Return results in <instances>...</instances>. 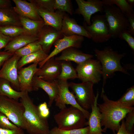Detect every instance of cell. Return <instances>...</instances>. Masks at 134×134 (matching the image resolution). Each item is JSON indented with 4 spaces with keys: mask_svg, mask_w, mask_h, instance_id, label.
<instances>
[{
    "mask_svg": "<svg viewBox=\"0 0 134 134\" xmlns=\"http://www.w3.org/2000/svg\"><path fill=\"white\" fill-rule=\"evenodd\" d=\"M104 93L101 92V94L103 102L97 104L101 114V126L104 127L102 129L104 132L109 129L116 134L120 127V122L128 113L134 109V107L121 105L117 101L109 99Z\"/></svg>",
    "mask_w": 134,
    "mask_h": 134,
    "instance_id": "cell-1",
    "label": "cell"
},
{
    "mask_svg": "<svg viewBox=\"0 0 134 134\" xmlns=\"http://www.w3.org/2000/svg\"><path fill=\"white\" fill-rule=\"evenodd\" d=\"M28 93L26 92L20 98L24 108L25 130L30 134H49L50 130L47 118L41 116L38 106L34 103Z\"/></svg>",
    "mask_w": 134,
    "mask_h": 134,
    "instance_id": "cell-2",
    "label": "cell"
},
{
    "mask_svg": "<svg viewBox=\"0 0 134 134\" xmlns=\"http://www.w3.org/2000/svg\"><path fill=\"white\" fill-rule=\"evenodd\" d=\"M95 55L100 63L102 68L103 84L101 92H104V87L107 79L112 75L116 71H120L129 75V72L121 65L120 61L126 53H119L111 47L107 46L103 50L95 48Z\"/></svg>",
    "mask_w": 134,
    "mask_h": 134,
    "instance_id": "cell-3",
    "label": "cell"
},
{
    "mask_svg": "<svg viewBox=\"0 0 134 134\" xmlns=\"http://www.w3.org/2000/svg\"><path fill=\"white\" fill-rule=\"evenodd\" d=\"M54 118L57 127L63 130L79 129L87 125L86 119L83 113L72 106L60 109Z\"/></svg>",
    "mask_w": 134,
    "mask_h": 134,
    "instance_id": "cell-4",
    "label": "cell"
},
{
    "mask_svg": "<svg viewBox=\"0 0 134 134\" xmlns=\"http://www.w3.org/2000/svg\"><path fill=\"white\" fill-rule=\"evenodd\" d=\"M24 108L20 102L6 97H0V112L19 128L25 129L23 117Z\"/></svg>",
    "mask_w": 134,
    "mask_h": 134,
    "instance_id": "cell-5",
    "label": "cell"
},
{
    "mask_svg": "<svg viewBox=\"0 0 134 134\" xmlns=\"http://www.w3.org/2000/svg\"><path fill=\"white\" fill-rule=\"evenodd\" d=\"M112 38H118L123 31L128 30V19L116 6L104 5V11Z\"/></svg>",
    "mask_w": 134,
    "mask_h": 134,
    "instance_id": "cell-6",
    "label": "cell"
},
{
    "mask_svg": "<svg viewBox=\"0 0 134 134\" xmlns=\"http://www.w3.org/2000/svg\"><path fill=\"white\" fill-rule=\"evenodd\" d=\"M91 24L87 25L84 21L83 26L91 36L94 42L100 43L107 41L112 38L109 26L104 14H97L91 19Z\"/></svg>",
    "mask_w": 134,
    "mask_h": 134,
    "instance_id": "cell-7",
    "label": "cell"
},
{
    "mask_svg": "<svg viewBox=\"0 0 134 134\" xmlns=\"http://www.w3.org/2000/svg\"><path fill=\"white\" fill-rule=\"evenodd\" d=\"M94 84L90 81L80 83H68L69 88L72 90L77 103L87 111L91 108L95 100L96 96L93 90Z\"/></svg>",
    "mask_w": 134,
    "mask_h": 134,
    "instance_id": "cell-8",
    "label": "cell"
},
{
    "mask_svg": "<svg viewBox=\"0 0 134 134\" xmlns=\"http://www.w3.org/2000/svg\"><path fill=\"white\" fill-rule=\"evenodd\" d=\"M78 78L82 82L90 81L98 83L102 76V68L97 60L91 59L78 65L75 69Z\"/></svg>",
    "mask_w": 134,
    "mask_h": 134,
    "instance_id": "cell-9",
    "label": "cell"
},
{
    "mask_svg": "<svg viewBox=\"0 0 134 134\" xmlns=\"http://www.w3.org/2000/svg\"><path fill=\"white\" fill-rule=\"evenodd\" d=\"M59 92L55 100V105L60 109L66 107L67 104H69L78 108L81 111L88 120L90 113L84 110L77 103L73 94L69 89L68 83L67 80L57 79Z\"/></svg>",
    "mask_w": 134,
    "mask_h": 134,
    "instance_id": "cell-10",
    "label": "cell"
},
{
    "mask_svg": "<svg viewBox=\"0 0 134 134\" xmlns=\"http://www.w3.org/2000/svg\"><path fill=\"white\" fill-rule=\"evenodd\" d=\"M21 58L14 53L4 63L0 69V78L9 81L11 85L20 90L18 79V63Z\"/></svg>",
    "mask_w": 134,
    "mask_h": 134,
    "instance_id": "cell-11",
    "label": "cell"
},
{
    "mask_svg": "<svg viewBox=\"0 0 134 134\" xmlns=\"http://www.w3.org/2000/svg\"><path fill=\"white\" fill-rule=\"evenodd\" d=\"M63 35V38L58 39L54 43V49L47 58L38 63L39 68H41L47 60L54 57L63 50L71 47L76 48H80L84 39V37L78 35Z\"/></svg>",
    "mask_w": 134,
    "mask_h": 134,
    "instance_id": "cell-12",
    "label": "cell"
},
{
    "mask_svg": "<svg viewBox=\"0 0 134 134\" xmlns=\"http://www.w3.org/2000/svg\"><path fill=\"white\" fill-rule=\"evenodd\" d=\"M78 8L75 13L81 14L84 21L88 25L91 24L92 15L95 13L100 12L102 13L104 11V5L102 1L100 0H76Z\"/></svg>",
    "mask_w": 134,
    "mask_h": 134,
    "instance_id": "cell-13",
    "label": "cell"
},
{
    "mask_svg": "<svg viewBox=\"0 0 134 134\" xmlns=\"http://www.w3.org/2000/svg\"><path fill=\"white\" fill-rule=\"evenodd\" d=\"M60 61L56 60L54 57L47 60L35 75L44 80L53 82L58 79L61 73Z\"/></svg>",
    "mask_w": 134,
    "mask_h": 134,
    "instance_id": "cell-14",
    "label": "cell"
},
{
    "mask_svg": "<svg viewBox=\"0 0 134 134\" xmlns=\"http://www.w3.org/2000/svg\"><path fill=\"white\" fill-rule=\"evenodd\" d=\"M63 36L61 31H57L50 26L45 25L38 36L37 41L42 49L48 54L53 44L57 40L62 38Z\"/></svg>",
    "mask_w": 134,
    "mask_h": 134,
    "instance_id": "cell-15",
    "label": "cell"
},
{
    "mask_svg": "<svg viewBox=\"0 0 134 134\" xmlns=\"http://www.w3.org/2000/svg\"><path fill=\"white\" fill-rule=\"evenodd\" d=\"M38 63H33L28 66L22 68L18 71V79L20 91L31 92L33 91V80L39 69Z\"/></svg>",
    "mask_w": 134,
    "mask_h": 134,
    "instance_id": "cell-16",
    "label": "cell"
},
{
    "mask_svg": "<svg viewBox=\"0 0 134 134\" xmlns=\"http://www.w3.org/2000/svg\"><path fill=\"white\" fill-rule=\"evenodd\" d=\"M33 91H37L39 88L44 90L49 98L48 106L51 107L57 97L59 92L57 80L53 82L44 81L35 76L33 80Z\"/></svg>",
    "mask_w": 134,
    "mask_h": 134,
    "instance_id": "cell-17",
    "label": "cell"
},
{
    "mask_svg": "<svg viewBox=\"0 0 134 134\" xmlns=\"http://www.w3.org/2000/svg\"><path fill=\"white\" fill-rule=\"evenodd\" d=\"M61 31L63 35H78L91 39V36L83 26L78 24L74 19L65 14L63 19Z\"/></svg>",
    "mask_w": 134,
    "mask_h": 134,
    "instance_id": "cell-18",
    "label": "cell"
},
{
    "mask_svg": "<svg viewBox=\"0 0 134 134\" xmlns=\"http://www.w3.org/2000/svg\"><path fill=\"white\" fill-rule=\"evenodd\" d=\"M36 9L38 14L44 21L45 25L50 26L57 31H61L65 12L36 7Z\"/></svg>",
    "mask_w": 134,
    "mask_h": 134,
    "instance_id": "cell-19",
    "label": "cell"
},
{
    "mask_svg": "<svg viewBox=\"0 0 134 134\" xmlns=\"http://www.w3.org/2000/svg\"><path fill=\"white\" fill-rule=\"evenodd\" d=\"M12 1L15 4V6L13 8L19 16L34 20H43L37 12L35 6L33 3L26 0Z\"/></svg>",
    "mask_w": 134,
    "mask_h": 134,
    "instance_id": "cell-20",
    "label": "cell"
},
{
    "mask_svg": "<svg viewBox=\"0 0 134 134\" xmlns=\"http://www.w3.org/2000/svg\"><path fill=\"white\" fill-rule=\"evenodd\" d=\"M61 52L60 56L55 57L56 60L59 61H73L77 65L93 57L92 55L84 53L76 48L72 47L63 50Z\"/></svg>",
    "mask_w": 134,
    "mask_h": 134,
    "instance_id": "cell-21",
    "label": "cell"
},
{
    "mask_svg": "<svg viewBox=\"0 0 134 134\" xmlns=\"http://www.w3.org/2000/svg\"><path fill=\"white\" fill-rule=\"evenodd\" d=\"M99 96L98 92L94 102L91 108V112L88 121L87 122V125H88L89 128L88 134H104L103 133L104 132L101 128V114L97 105Z\"/></svg>",
    "mask_w": 134,
    "mask_h": 134,
    "instance_id": "cell-22",
    "label": "cell"
},
{
    "mask_svg": "<svg viewBox=\"0 0 134 134\" xmlns=\"http://www.w3.org/2000/svg\"><path fill=\"white\" fill-rule=\"evenodd\" d=\"M38 39V37L24 33L13 38L4 48V51L15 52L18 49Z\"/></svg>",
    "mask_w": 134,
    "mask_h": 134,
    "instance_id": "cell-23",
    "label": "cell"
},
{
    "mask_svg": "<svg viewBox=\"0 0 134 134\" xmlns=\"http://www.w3.org/2000/svg\"><path fill=\"white\" fill-rule=\"evenodd\" d=\"M19 18L25 33L38 37L45 25L43 20H34L20 16Z\"/></svg>",
    "mask_w": 134,
    "mask_h": 134,
    "instance_id": "cell-24",
    "label": "cell"
},
{
    "mask_svg": "<svg viewBox=\"0 0 134 134\" xmlns=\"http://www.w3.org/2000/svg\"><path fill=\"white\" fill-rule=\"evenodd\" d=\"M9 25L22 27L19 16L13 7L0 8V26Z\"/></svg>",
    "mask_w": 134,
    "mask_h": 134,
    "instance_id": "cell-25",
    "label": "cell"
},
{
    "mask_svg": "<svg viewBox=\"0 0 134 134\" xmlns=\"http://www.w3.org/2000/svg\"><path fill=\"white\" fill-rule=\"evenodd\" d=\"M48 55V54L41 49L22 57L18 62V69H20L24 66L30 63L38 64L45 59Z\"/></svg>",
    "mask_w": 134,
    "mask_h": 134,
    "instance_id": "cell-26",
    "label": "cell"
},
{
    "mask_svg": "<svg viewBox=\"0 0 134 134\" xmlns=\"http://www.w3.org/2000/svg\"><path fill=\"white\" fill-rule=\"evenodd\" d=\"M26 92L15 90L9 81L4 79L0 78V94L1 96L18 101Z\"/></svg>",
    "mask_w": 134,
    "mask_h": 134,
    "instance_id": "cell-27",
    "label": "cell"
},
{
    "mask_svg": "<svg viewBox=\"0 0 134 134\" xmlns=\"http://www.w3.org/2000/svg\"><path fill=\"white\" fill-rule=\"evenodd\" d=\"M60 62L61 70L58 79L67 80L68 79H74L78 78L76 70L70 62L62 61Z\"/></svg>",
    "mask_w": 134,
    "mask_h": 134,
    "instance_id": "cell-28",
    "label": "cell"
},
{
    "mask_svg": "<svg viewBox=\"0 0 134 134\" xmlns=\"http://www.w3.org/2000/svg\"><path fill=\"white\" fill-rule=\"evenodd\" d=\"M102 1L105 5L116 6L126 17L134 14L133 8L128 3L126 0H102Z\"/></svg>",
    "mask_w": 134,
    "mask_h": 134,
    "instance_id": "cell-29",
    "label": "cell"
},
{
    "mask_svg": "<svg viewBox=\"0 0 134 134\" xmlns=\"http://www.w3.org/2000/svg\"><path fill=\"white\" fill-rule=\"evenodd\" d=\"M117 101L123 106L133 107L134 105V85L128 89L121 97Z\"/></svg>",
    "mask_w": 134,
    "mask_h": 134,
    "instance_id": "cell-30",
    "label": "cell"
},
{
    "mask_svg": "<svg viewBox=\"0 0 134 134\" xmlns=\"http://www.w3.org/2000/svg\"><path fill=\"white\" fill-rule=\"evenodd\" d=\"M0 32L4 34L14 38L25 33L22 27L14 26H0Z\"/></svg>",
    "mask_w": 134,
    "mask_h": 134,
    "instance_id": "cell-31",
    "label": "cell"
},
{
    "mask_svg": "<svg viewBox=\"0 0 134 134\" xmlns=\"http://www.w3.org/2000/svg\"><path fill=\"white\" fill-rule=\"evenodd\" d=\"M41 49V46L37 40L18 49L15 52L14 54L21 58Z\"/></svg>",
    "mask_w": 134,
    "mask_h": 134,
    "instance_id": "cell-32",
    "label": "cell"
},
{
    "mask_svg": "<svg viewBox=\"0 0 134 134\" xmlns=\"http://www.w3.org/2000/svg\"><path fill=\"white\" fill-rule=\"evenodd\" d=\"M89 131L88 126L82 128L68 130L61 129L55 127L50 130L49 134H88Z\"/></svg>",
    "mask_w": 134,
    "mask_h": 134,
    "instance_id": "cell-33",
    "label": "cell"
},
{
    "mask_svg": "<svg viewBox=\"0 0 134 134\" xmlns=\"http://www.w3.org/2000/svg\"><path fill=\"white\" fill-rule=\"evenodd\" d=\"M54 9L65 12H66L72 15L71 1L69 0H54Z\"/></svg>",
    "mask_w": 134,
    "mask_h": 134,
    "instance_id": "cell-34",
    "label": "cell"
},
{
    "mask_svg": "<svg viewBox=\"0 0 134 134\" xmlns=\"http://www.w3.org/2000/svg\"><path fill=\"white\" fill-rule=\"evenodd\" d=\"M36 8L44 9L55 11L54 9V0H29Z\"/></svg>",
    "mask_w": 134,
    "mask_h": 134,
    "instance_id": "cell-35",
    "label": "cell"
},
{
    "mask_svg": "<svg viewBox=\"0 0 134 134\" xmlns=\"http://www.w3.org/2000/svg\"><path fill=\"white\" fill-rule=\"evenodd\" d=\"M118 38L126 41L134 53V37L127 30L123 31L119 34Z\"/></svg>",
    "mask_w": 134,
    "mask_h": 134,
    "instance_id": "cell-36",
    "label": "cell"
},
{
    "mask_svg": "<svg viewBox=\"0 0 134 134\" xmlns=\"http://www.w3.org/2000/svg\"><path fill=\"white\" fill-rule=\"evenodd\" d=\"M0 127L12 130H17L20 128L11 122L1 112H0Z\"/></svg>",
    "mask_w": 134,
    "mask_h": 134,
    "instance_id": "cell-37",
    "label": "cell"
},
{
    "mask_svg": "<svg viewBox=\"0 0 134 134\" xmlns=\"http://www.w3.org/2000/svg\"><path fill=\"white\" fill-rule=\"evenodd\" d=\"M125 125L126 129L131 132H133L134 124V109L129 112L125 117Z\"/></svg>",
    "mask_w": 134,
    "mask_h": 134,
    "instance_id": "cell-38",
    "label": "cell"
},
{
    "mask_svg": "<svg viewBox=\"0 0 134 134\" xmlns=\"http://www.w3.org/2000/svg\"><path fill=\"white\" fill-rule=\"evenodd\" d=\"M14 52L8 51H0V68L4 63L11 57Z\"/></svg>",
    "mask_w": 134,
    "mask_h": 134,
    "instance_id": "cell-39",
    "label": "cell"
},
{
    "mask_svg": "<svg viewBox=\"0 0 134 134\" xmlns=\"http://www.w3.org/2000/svg\"><path fill=\"white\" fill-rule=\"evenodd\" d=\"M23 130L21 128L17 130H12L0 127V134H25Z\"/></svg>",
    "mask_w": 134,
    "mask_h": 134,
    "instance_id": "cell-40",
    "label": "cell"
},
{
    "mask_svg": "<svg viewBox=\"0 0 134 134\" xmlns=\"http://www.w3.org/2000/svg\"><path fill=\"white\" fill-rule=\"evenodd\" d=\"M12 38H13L4 34L0 32V50L4 48Z\"/></svg>",
    "mask_w": 134,
    "mask_h": 134,
    "instance_id": "cell-41",
    "label": "cell"
},
{
    "mask_svg": "<svg viewBox=\"0 0 134 134\" xmlns=\"http://www.w3.org/2000/svg\"><path fill=\"white\" fill-rule=\"evenodd\" d=\"M128 20L129 26L128 30L131 34L134 35V14L126 16Z\"/></svg>",
    "mask_w": 134,
    "mask_h": 134,
    "instance_id": "cell-42",
    "label": "cell"
},
{
    "mask_svg": "<svg viewBox=\"0 0 134 134\" xmlns=\"http://www.w3.org/2000/svg\"><path fill=\"white\" fill-rule=\"evenodd\" d=\"M121 121V125L117 134H134L133 132H130L126 129L125 125L124 120L123 119Z\"/></svg>",
    "mask_w": 134,
    "mask_h": 134,
    "instance_id": "cell-43",
    "label": "cell"
},
{
    "mask_svg": "<svg viewBox=\"0 0 134 134\" xmlns=\"http://www.w3.org/2000/svg\"><path fill=\"white\" fill-rule=\"evenodd\" d=\"M12 7L11 2L9 0H0V8Z\"/></svg>",
    "mask_w": 134,
    "mask_h": 134,
    "instance_id": "cell-44",
    "label": "cell"
},
{
    "mask_svg": "<svg viewBox=\"0 0 134 134\" xmlns=\"http://www.w3.org/2000/svg\"><path fill=\"white\" fill-rule=\"evenodd\" d=\"M39 112L41 116L45 118H47L49 116L50 113L49 109L48 108L42 111Z\"/></svg>",
    "mask_w": 134,
    "mask_h": 134,
    "instance_id": "cell-45",
    "label": "cell"
},
{
    "mask_svg": "<svg viewBox=\"0 0 134 134\" xmlns=\"http://www.w3.org/2000/svg\"><path fill=\"white\" fill-rule=\"evenodd\" d=\"M48 108V105L45 102L41 103L38 106L39 112L42 111Z\"/></svg>",
    "mask_w": 134,
    "mask_h": 134,
    "instance_id": "cell-46",
    "label": "cell"
},
{
    "mask_svg": "<svg viewBox=\"0 0 134 134\" xmlns=\"http://www.w3.org/2000/svg\"><path fill=\"white\" fill-rule=\"evenodd\" d=\"M128 3L133 8L134 6V0H126Z\"/></svg>",
    "mask_w": 134,
    "mask_h": 134,
    "instance_id": "cell-47",
    "label": "cell"
},
{
    "mask_svg": "<svg viewBox=\"0 0 134 134\" xmlns=\"http://www.w3.org/2000/svg\"><path fill=\"white\" fill-rule=\"evenodd\" d=\"M0 96H1V95H0Z\"/></svg>",
    "mask_w": 134,
    "mask_h": 134,
    "instance_id": "cell-48",
    "label": "cell"
}]
</instances>
